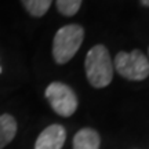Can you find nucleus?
I'll list each match as a JSON object with an SVG mask.
<instances>
[{"mask_svg":"<svg viewBox=\"0 0 149 149\" xmlns=\"http://www.w3.org/2000/svg\"><path fill=\"white\" fill-rule=\"evenodd\" d=\"M86 74L90 84L95 88L107 87L113 79V62L105 46L97 44L86 55Z\"/></svg>","mask_w":149,"mask_h":149,"instance_id":"1","label":"nucleus"},{"mask_svg":"<svg viewBox=\"0 0 149 149\" xmlns=\"http://www.w3.org/2000/svg\"><path fill=\"white\" fill-rule=\"evenodd\" d=\"M84 39V31L80 25H65L55 33L53 42V57L57 64H66L74 57Z\"/></svg>","mask_w":149,"mask_h":149,"instance_id":"2","label":"nucleus"},{"mask_svg":"<svg viewBox=\"0 0 149 149\" xmlns=\"http://www.w3.org/2000/svg\"><path fill=\"white\" fill-rule=\"evenodd\" d=\"M127 80H144L149 76V61L146 55L139 50H134L131 53H120L115 58L113 69Z\"/></svg>","mask_w":149,"mask_h":149,"instance_id":"3","label":"nucleus"},{"mask_svg":"<svg viewBox=\"0 0 149 149\" xmlns=\"http://www.w3.org/2000/svg\"><path fill=\"white\" fill-rule=\"evenodd\" d=\"M46 98L59 116L69 117L77 109V98L69 86L54 81L46 88Z\"/></svg>","mask_w":149,"mask_h":149,"instance_id":"4","label":"nucleus"},{"mask_svg":"<svg viewBox=\"0 0 149 149\" xmlns=\"http://www.w3.org/2000/svg\"><path fill=\"white\" fill-rule=\"evenodd\" d=\"M66 139V131L59 124H51L37 137L35 149H61Z\"/></svg>","mask_w":149,"mask_h":149,"instance_id":"5","label":"nucleus"},{"mask_svg":"<svg viewBox=\"0 0 149 149\" xmlns=\"http://www.w3.org/2000/svg\"><path fill=\"white\" fill-rule=\"evenodd\" d=\"M100 135L93 128H81L73 138V149H100Z\"/></svg>","mask_w":149,"mask_h":149,"instance_id":"6","label":"nucleus"},{"mask_svg":"<svg viewBox=\"0 0 149 149\" xmlns=\"http://www.w3.org/2000/svg\"><path fill=\"white\" fill-rule=\"evenodd\" d=\"M17 134V122L11 115L0 116V149L8 145Z\"/></svg>","mask_w":149,"mask_h":149,"instance_id":"7","label":"nucleus"},{"mask_svg":"<svg viewBox=\"0 0 149 149\" xmlns=\"http://www.w3.org/2000/svg\"><path fill=\"white\" fill-rule=\"evenodd\" d=\"M26 11L33 17H43L48 11L53 0H21Z\"/></svg>","mask_w":149,"mask_h":149,"instance_id":"8","label":"nucleus"},{"mask_svg":"<svg viewBox=\"0 0 149 149\" xmlns=\"http://www.w3.org/2000/svg\"><path fill=\"white\" fill-rule=\"evenodd\" d=\"M83 0H55L57 8L62 15L72 17L79 11Z\"/></svg>","mask_w":149,"mask_h":149,"instance_id":"9","label":"nucleus"},{"mask_svg":"<svg viewBox=\"0 0 149 149\" xmlns=\"http://www.w3.org/2000/svg\"><path fill=\"white\" fill-rule=\"evenodd\" d=\"M141 3L144 6H146V7H149V0H141Z\"/></svg>","mask_w":149,"mask_h":149,"instance_id":"10","label":"nucleus"}]
</instances>
